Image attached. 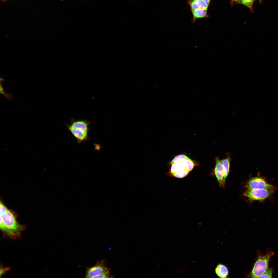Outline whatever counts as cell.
<instances>
[{
    "mask_svg": "<svg viewBox=\"0 0 278 278\" xmlns=\"http://www.w3.org/2000/svg\"><path fill=\"white\" fill-rule=\"evenodd\" d=\"M0 229L4 233L10 238L15 239L19 237L25 229L24 225L19 223L16 215L13 211L8 209L4 215L0 216Z\"/></svg>",
    "mask_w": 278,
    "mask_h": 278,
    "instance_id": "obj_1",
    "label": "cell"
},
{
    "mask_svg": "<svg viewBox=\"0 0 278 278\" xmlns=\"http://www.w3.org/2000/svg\"><path fill=\"white\" fill-rule=\"evenodd\" d=\"M170 163L171 166L169 173L172 177L178 178L186 177L194 166L193 161L184 154L176 156Z\"/></svg>",
    "mask_w": 278,
    "mask_h": 278,
    "instance_id": "obj_2",
    "label": "cell"
},
{
    "mask_svg": "<svg viewBox=\"0 0 278 278\" xmlns=\"http://www.w3.org/2000/svg\"><path fill=\"white\" fill-rule=\"evenodd\" d=\"M257 258L254 263L248 277L259 278L268 268L269 261L274 253L272 251H267L266 255H263L258 253Z\"/></svg>",
    "mask_w": 278,
    "mask_h": 278,
    "instance_id": "obj_3",
    "label": "cell"
},
{
    "mask_svg": "<svg viewBox=\"0 0 278 278\" xmlns=\"http://www.w3.org/2000/svg\"><path fill=\"white\" fill-rule=\"evenodd\" d=\"M275 190L274 187L261 189H247L244 193L243 195L250 201H262L269 197L274 193Z\"/></svg>",
    "mask_w": 278,
    "mask_h": 278,
    "instance_id": "obj_4",
    "label": "cell"
},
{
    "mask_svg": "<svg viewBox=\"0 0 278 278\" xmlns=\"http://www.w3.org/2000/svg\"><path fill=\"white\" fill-rule=\"evenodd\" d=\"M105 262V260L98 261L93 266L90 267H86L85 277L94 278L106 271L110 270L109 268L106 266Z\"/></svg>",
    "mask_w": 278,
    "mask_h": 278,
    "instance_id": "obj_5",
    "label": "cell"
},
{
    "mask_svg": "<svg viewBox=\"0 0 278 278\" xmlns=\"http://www.w3.org/2000/svg\"><path fill=\"white\" fill-rule=\"evenodd\" d=\"M246 187L250 189H261L273 188L274 187L259 177H253L248 181Z\"/></svg>",
    "mask_w": 278,
    "mask_h": 278,
    "instance_id": "obj_6",
    "label": "cell"
},
{
    "mask_svg": "<svg viewBox=\"0 0 278 278\" xmlns=\"http://www.w3.org/2000/svg\"><path fill=\"white\" fill-rule=\"evenodd\" d=\"M215 165L214 169V173L221 187H223L225 180L224 178V169L221 160L218 157L215 158Z\"/></svg>",
    "mask_w": 278,
    "mask_h": 278,
    "instance_id": "obj_7",
    "label": "cell"
},
{
    "mask_svg": "<svg viewBox=\"0 0 278 278\" xmlns=\"http://www.w3.org/2000/svg\"><path fill=\"white\" fill-rule=\"evenodd\" d=\"M66 126L69 130L76 138L78 143L86 141L88 139V132L73 128L70 125Z\"/></svg>",
    "mask_w": 278,
    "mask_h": 278,
    "instance_id": "obj_8",
    "label": "cell"
},
{
    "mask_svg": "<svg viewBox=\"0 0 278 278\" xmlns=\"http://www.w3.org/2000/svg\"><path fill=\"white\" fill-rule=\"evenodd\" d=\"M71 124L70 125L72 127L83 131L88 132L89 126L90 122L88 120L83 119L75 120L72 119L70 120Z\"/></svg>",
    "mask_w": 278,
    "mask_h": 278,
    "instance_id": "obj_9",
    "label": "cell"
},
{
    "mask_svg": "<svg viewBox=\"0 0 278 278\" xmlns=\"http://www.w3.org/2000/svg\"><path fill=\"white\" fill-rule=\"evenodd\" d=\"M215 272L218 276L220 278H227L229 276V272L227 267L222 264H218L215 268Z\"/></svg>",
    "mask_w": 278,
    "mask_h": 278,
    "instance_id": "obj_10",
    "label": "cell"
},
{
    "mask_svg": "<svg viewBox=\"0 0 278 278\" xmlns=\"http://www.w3.org/2000/svg\"><path fill=\"white\" fill-rule=\"evenodd\" d=\"M193 16V21L194 22L198 19L207 17V10L201 8L191 10Z\"/></svg>",
    "mask_w": 278,
    "mask_h": 278,
    "instance_id": "obj_11",
    "label": "cell"
},
{
    "mask_svg": "<svg viewBox=\"0 0 278 278\" xmlns=\"http://www.w3.org/2000/svg\"><path fill=\"white\" fill-rule=\"evenodd\" d=\"M224 169V178L225 180L229 174L230 161V156L228 155L225 158L221 160Z\"/></svg>",
    "mask_w": 278,
    "mask_h": 278,
    "instance_id": "obj_12",
    "label": "cell"
},
{
    "mask_svg": "<svg viewBox=\"0 0 278 278\" xmlns=\"http://www.w3.org/2000/svg\"><path fill=\"white\" fill-rule=\"evenodd\" d=\"M273 271V268L268 267L259 278H272Z\"/></svg>",
    "mask_w": 278,
    "mask_h": 278,
    "instance_id": "obj_13",
    "label": "cell"
},
{
    "mask_svg": "<svg viewBox=\"0 0 278 278\" xmlns=\"http://www.w3.org/2000/svg\"><path fill=\"white\" fill-rule=\"evenodd\" d=\"M254 0H239L238 2L245 5L251 9Z\"/></svg>",
    "mask_w": 278,
    "mask_h": 278,
    "instance_id": "obj_14",
    "label": "cell"
},
{
    "mask_svg": "<svg viewBox=\"0 0 278 278\" xmlns=\"http://www.w3.org/2000/svg\"><path fill=\"white\" fill-rule=\"evenodd\" d=\"M109 270L106 271L103 273L101 274L96 276L94 278H111L113 277L110 273Z\"/></svg>",
    "mask_w": 278,
    "mask_h": 278,
    "instance_id": "obj_15",
    "label": "cell"
},
{
    "mask_svg": "<svg viewBox=\"0 0 278 278\" xmlns=\"http://www.w3.org/2000/svg\"><path fill=\"white\" fill-rule=\"evenodd\" d=\"M199 6L200 8L207 10L208 5L203 2L202 0H195Z\"/></svg>",
    "mask_w": 278,
    "mask_h": 278,
    "instance_id": "obj_16",
    "label": "cell"
},
{
    "mask_svg": "<svg viewBox=\"0 0 278 278\" xmlns=\"http://www.w3.org/2000/svg\"><path fill=\"white\" fill-rule=\"evenodd\" d=\"M8 209L6 206L1 201L0 203V216H2L5 214Z\"/></svg>",
    "mask_w": 278,
    "mask_h": 278,
    "instance_id": "obj_17",
    "label": "cell"
},
{
    "mask_svg": "<svg viewBox=\"0 0 278 278\" xmlns=\"http://www.w3.org/2000/svg\"><path fill=\"white\" fill-rule=\"evenodd\" d=\"M8 270V268H2L0 270V276H1L7 270Z\"/></svg>",
    "mask_w": 278,
    "mask_h": 278,
    "instance_id": "obj_18",
    "label": "cell"
},
{
    "mask_svg": "<svg viewBox=\"0 0 278 278\" xmlns=\"http://www.w3.org/2000/svg\"><path fill=\"white\" fill-rule=\"evenodd\" d=\"M205 3L208 5L209 4L211 0H202Z\"/></svg>",
    "mask_w": 278,
    "mask_h": 278,
    "instance_id": "obj_19",
    "label": "cell"
},
{
    "mask_svg": "<svg viewBox=\"0 0 278 278\" xmlns=\"http://www.w3.org/2000/svg\"><path fill=\"white\" fill-rule=\"evenodd\" d=\"M237 2H238L239 0H233Z\"/></svg>",
    "mask_w": 278,
    "mask_h": 278,
    "instance_id": "obj_20",
    "label": "cell"
},
{
    "mask_svg": "<svg viewBox=\"0 0 278 278\" xmlns=\"http://www.w3.org/2000/svg\"><path fill=\"white\" fill-rule=\"evenodd\" d=\"M2 0V1H5V0Z\"/></svg>",
    "mask_w": 278,
    "mask_h": 278,
    "instance_id": "obj_21",
    "label": "cell"
},
{
    "mask_svg": "<svg viewBox=\"0 0 278 278\" xmlns=\"http://www.w3.org/2000/svg\"><path fill=\"white\" fill-rule=\"evenodd\" d=\"M60 0V1H62V0Z\"/></svg>",
    "mask_w": 278,
    "mask_h": 278,
    "instance_id": "obj_22",
    "label": "cell"
}]
</instances>
